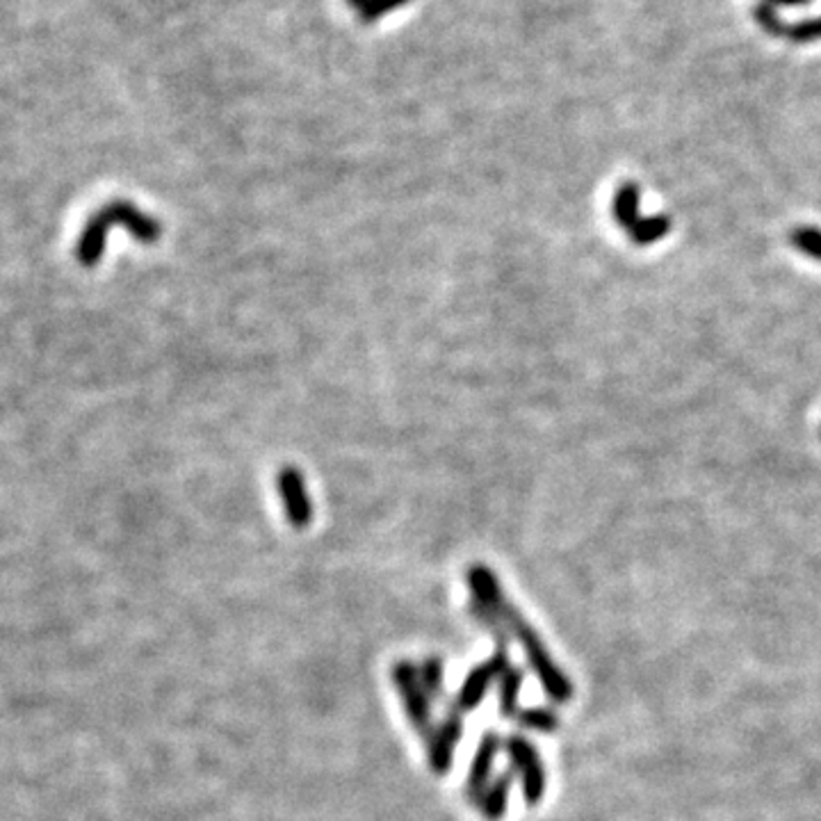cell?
Wrapping results in <instances>:
<instances>
[{
    "instance_id": "1",
    "label": "cell",
    "mask_w": 821,
    "mask_h": 821,
    "mask_svg": "<svg viewBox=\"0 0 821 821\" xmlns=\"http://www.w3.org/2000/svg\"><path fill=\"white\" fill-rule=\"evenodd\" d=\"M465 582H469V591H471L473 601H477L484 607L491 610L502 620L504 628L516 637V641L523 646V651H525V655L531 664V669H535V674L539 676L548 696L552 701H557V703L570 701L573 687H570L568 678L562 674L557 664L552 662L548 649L543 646V641L539 639L535 628L527 624L523 614L514 607V603L506 601L498 575L486 564H473L469 568V573H465Z\"/></svg>"
},
{
    "instance_id": "2",
    "label": "cell",
    "mask_w": 821,
    "mask_h": 821,
    "mask_svg": "<svg viewBox=\"0 0 821 821\" xmlns=\"http://www.w3.org/2000/svg\"><path fill=\"white\" fill-rule=\"evenodd\" d=\"M115 227H124L142 244H155L165 231L158 217L144 213L136 204L126 202V198H115V202L105 204L82 229L78 247H76V258L80 265H85V268H94V265L103 258L107 233Z\"/></svg>"
},
{
    "instance_id": "3",
    "label": "cell",
    "mask_w": 821,
    "mask_h": 821,
    "mask_svg": "<svg viewBox=\"0 0 821 821\" xmlns=\"http://www.w3.org/2000/svg\"><path fill=\"white\" fill-rule=\"evenodd\" d=\"M393 682H395V690H397L399 698H402V703H405L411 726L415 728L420 737L427 740L432 735V730H434L432 698L425 692L423 680H420V671H418L415 664L409 662V659L397 662L393 667Z\"/></svg>"
},
{
    "instance_id": "4",
    "label": "cell",
    "mask_w": 821,
    "mask_h": 821,
    "mask_svg": "<svg viewBox=\"0 0 821 821\" xmlns=\"http://www.w3.org/2000/svg\"><path fill=\"white\" fill-rule=\"evenodd\" d=\"M509 667H512V662H509L506 649L498 646V651L491 657L477 664V667L465 676L463 684L459 687V692L450 705V713H457L463 717L465 713L475 709L484 701L488 690H491V684L500 680Z\"/></svg>"
},
{
    "instance_id": "5",
    "label": "cell",
    "mask_w": 821,
    "mask_h": 821,
    "mask_svg": "<svg viewBox=\"0 0 821 821\" xmlns=\"http://www.w3.org/2000/svg\"><path fill=\"white\" fill-rule=\"evenodd\" d=\"M506 758L512 762V771L523 783V796L527 806H537L546 794V767L537 748L525 737L512 735L504 742Z\"/></svg>"
},
{
    "instance_id": "6",
    "label": "cell",
    "mask_w": 821,
    "mask_h": 821,
    "mask_svg": "<svg viewBox=\"0 0 821 821\" xmlns=\"http://www.w3.org/2000/svg\"><path fill=\"white\" fill-rule=\"evenodd\" d=\"M277 491L283 504L285 521L297 529L308 527L316 518V504L308 493L304 473L297 465H283L277 473Z\"/></svg>"
},
{
    "instance_id": "7",
    "label": "cell",
    "mask_w": 821,
    "mask_h": 821,
    "mask_svg": "<svg viewBox=\"0 0 821 821\" xmlns=\"http://www.w3.org/2000/svg\"><path fill=\"white\" fill-rule=\"evenodd\" d=\"M461 737H463V717L457 713H448L446 719H442L438 726H434L432 735L425 740L432 773L446 775L452 769L454 753Z\"/></svg>"
},
{
    "instance_id": "8",
    "label": "cell",
    "mask_w": 821,
    "mask_h": 821,
    "mask_svg": "<svg viewBox=\"0 0 821 821\" xmlns=\"http://www.w3.org/2000/svg\"><path fill=\"white\" fill-rule=\"evenodd\" d=\"M500 746H502L500 735L491 730V732H486L479 746L475 748V756L469 769V781H465V794H469L473 806H479L486 787L491 785V773H493V765L500 753Z\"/></svg>"
},
{
    "instance_id": "9",
    "label": "cell",
    "mask_w": 821,
    "mask_h": 821,
    "mask_svg": "<svg viewBox=\"0 0 821 821\" xmlns=\"http://www.w3.org/2000/svg\"><path fill=\"white\" fill-rule=\"evenodd\" d=\"M512 785H514V771H506V773H500L498 779L491 781V785L486 787L479 808L488 821H500L504 817L506 806H509V794H512Z\"/></svg>"
},
{
    "instance_id": "10",
    "label": "cell",
    "mask_w": 821,
    "mask_h": 821,
    "mask_svg": "<svg viewBox=\"0 0 821 821\" xmlns=\"http://www.w3.org/2000/svg\"><path fill=\"white\" fill-rule=\"evenodd\" d=\"M523 687V669L509 667L500 678V713L504 719H516L518 715V694Z\"/></svg>"
},
{
    "instance_id": "11",
    "label": "cell",
    "mask_w": 821,
    "mask_h": 821,
    "mask_svg": "<svg viewBox=\"0 0 821 821\" xmlns=\"http://www.w3.org/2000/svg\"><path fill=\"white\" fill-rule=\"evenodd\" d=\"M420 680H423L425 692L432 701L446 698V671H442V659L436 655H429L423 664H420Z\"/></svg>"
},
{
    "instance_id": "12",
    "label": "cell",
    "mask_w": 821,
    "mask_h": 821,
    "mask_svg": "<svg viewBox=\"0 0 821 821\" xmlns=\"http://www.w3.org/2000/svg\"><path fill=\"white\" fill-rule=\"evenodd\" d=\"M516 721H518L523 728L537 730V732H554V730H557V726H560L557 715H554L552 709H546V707L523 709V713L516 715Z\"/></svg>"
},
{
    "instance_id": "13",
    "label": "cell",
    "mask_w": 821,
    "mask_h": 821,
    "mask_svg": "<svg viewBox=\"0 0 821 821\" xmlns=\"http://www.w3.org/2000/svg\"><path fill=\"white\" fill-rule=\"evenodd\" d=\"M409 3H411V0H368V3L359 10V16L363 21H368V24H372V21L382 18V16H386V14H390L399 8L409 5Z\"/></svg>"
},
{
    "instance_id": "14",
    "label": "cell",
    "mask_w": 821,
    "mask_h": 821,
    "mask_svg": "<svg viewBox=\"0 0 821 821\" xmlns=\"http://www.w3.org/2000/svg\"><path fill=\"white\" fill-rule=\"evenodd\" d=\"M756 18H758V24H760L769 35H787V26L783 24L781 16L775 14L773 5L767 3V0H765V3H760V5L756 8Z\"/></svg>"
},
{
    "instance_id": "15",
    "label": "cell",
    "mask_w": 821,
    "mask_h": 821,
    "mask_svg": "<svg viewBox=\"0 0 821 821\" xmlns=\"http://www.w3.org/2000/svg\"><path fill=\"white\" fill-rule=\"evenodd\" d=\"M787 37L792 41H817V39H821V16L801 21V24L787 28Z\"/></svg>"
},
{
    "instance_id": "16",
    "label": "cell",
    "mask_w": 821,
    "mask_h": 821,
    "mask_svg": "<svg viewBox=\"0 0 821 821\" xmlns=\"http://www.w3.org/2000/svg\"><path fill=\"white\" fill-rule=\"evenodd\" d=\"M767 3H771V5H785V8H798V5L810 3V0H767Z\"/></svg>"
},
{
    "instance_id": "17",
    "label": "cell",
    "mask_w": 821,
    "mask_h": 821,
    "mask_svg": "<svg viewBox=\"0 0 821 821\" xmlns=\"http://www.w3.org/2000/svg\"><path fill=\"white\" fill-rule=\"evenodd\" d=\"M347 3H349V5L354 8V10H357V12H359V10H361V8H363V5L368 3V0H347Z\"/></svg>"
}]
</instances>
